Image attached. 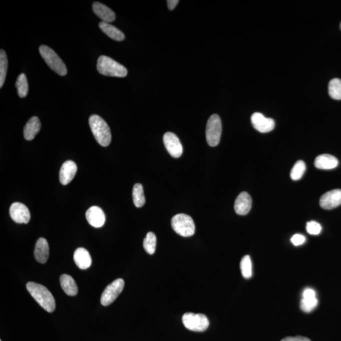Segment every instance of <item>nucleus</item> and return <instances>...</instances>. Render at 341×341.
<instances>
[{"label":"nucleus","instance_id":"f3484780","mask_svg":"<svg viewBox=\"0 0 341 341\" xmlns=\"http://www.w3.org/2000/svg\"><path fill=\"white\" fill-rule=\"evenodd\" d=\"M49 245L47 239L40 238L38 239L35 248V257L37 262L45 263L49 258Z\"/></svg>","mask_w":341,"mask_h":341},{"label":"nucleus","instance_id":"7ed1b4c3","mask_svg":"<svg viewBox=\"0 0 341 341\" xmlns=\"http://www.w3.org/2000/svg\"><path fill=\"white\" fill-rule=\"evenodd\" d=\"M97 69L99 73L105 76L125 77L128 74L124 66L106 56H101L99 58Z\"/></svg>","mask_w":341,"mask_h":341},{"label":"nucleus","instance_id":"7c9ffc66","mask_svg":"<svg viewBox=\"0 0 341 341\" xmlns=\"http://www.w3.org/2000/svg\"><path fill=\"white\" fill-rule=\"evenodd\" d=\"M306 228L307 232L311 235H318L321 231V225L314 221L307 222Z\"/></svg>","mask_w":341,"mask_h":341},{"label":"nucleus","instance_id":"e433bc0d","mask_svg":"<svg viewBox=\"0 0 341 341\" xmlns=\"http://www.w3.org/2000/svg\"><path fill=\"white\" fill-rule=\"evenodd\" d=\"M0 341H2V340H0Z\"/></svg>","mask_w":341,"mask_h":341},{"label":"nucleus","instance_id":"5701e85b","mask_svg":"<svg viewBox=\"0 0 341 341\" xmlns=\"http://www.w3.org/2000/svg\"><path fill=\"white\" fill-rule=\"evenodd\" d=\"M133 201L134 204L138 208L143 207L146 203L143 186L140 183L135 184L133 188Z\"/></svg>","mask_w":341,"mask_h":341},{"label":"nucleus","instance_id":"1a4fd4ad","mask_svg":"<svg viewBox=\"0 0 341 341\" xmlns=\"http://www.w3.org/2000/svg\"><path fill=\"white\" fill-rule=\"evenodd\" d=\"M10 216L18 224H28L31 219L30 210L20 202L12 204L10 208Z\"/></svg>","mask_w":341,"mask_h":341},{"label":"nucleus","instance_id":"ddd939ff","mask_svg":"<svg viewBox=\"0 0 341 341\" xmlns=\"http://www.w3.org/2000/svg\"><path fill=\"white\" fill-rule=\"evenodd\" d=\"M86 217L87 221L92 226L96 227H101L105 223L106 217L105 213L100 207L93 206L89 208L87 210Z\"/></svg>","mask_w":341,"mask_h":341},{"label":"nucleus","instance_id":"f704fd0d","mask_svg":"<svg viewBox=\"0 0 341 341\" xmlns=\"http://www.w3.org/2000/svg\"><path fill=\"white\" fill-rule=\"evenodd\" d=\"M167 2H168V9L170 11H173V10L175 9L179 3L178 0H168Z\"/></svg>","mask_w":341,"mask_h":341},{"label":"nucleus","instance_id":"393cba45","mask_svg":"<svg viewBox=\"0 0 341 341\" xmlns=\"http://www.w3.org/2000/svg\"><path fill=\"white\" fill-rule=\"evenodd\" d=\"M328 94L335 100H341V80L337 78L331 80L328 84Z\"/></svg>","mask_w":341,"mask_h":341},{"label":"nucleus","instance_id":"f257e3e1","mask_svg":"<svg viewBox=\"0 0 341 341\" xmlns=\"http://www.w3.org/2000/svg\"><path fill=\"white\" fill-rule=\"evenodd\" d=\"M26 287L33 298L46 311L49 313L55 311V299L47 287L35 282H29Z\"/></svg>","mask_w":341,"mask_h":341},{"label":"nucleus","instance_id":"c9c22d12","mask_svg":"<svg viewBox=\"0 0 341 341\" xmlns=\"http://www.w3.org/2000/svg\"><path fill=\"white\" fill-rule=\"evenodd\" d=\"M340 30H341V23H340Z\"/></svg>","mask_w":341,"mask_h":341},{"label":"nucleus","instance_id":"20e7f679","mask_svg":"<svg viewBox=\"0 0 341 341\" xmlns=\"http://www.w3.org/2000/svg\"><path fill=\"white\" fill-rule=\"evenodd\" d=\"M40 52L41 57L51 69L60 76H66L67 74L66 65L52 48L45 45L41 46Z\"/></svg>","mask_w":341,"mask_h":341},{"label":"nucleus","instance_id":"bb28decb","mask_svg":"<svg viewBox=\"0 0 341 341\" xmlns=\"http://www.w3.org/2000/svg\"><path fill=\"white\" fill-rule=\"evenodd\" d=\"M241 274L245 279H250L252 276V263L250 256L245 255L240 262Z\"/></svg>","mask_w":341,"mask_h":341},{"label":"nucleus","instance_id":"2eb2a0df","mask_svg":"<svg viewBox=\"0 0 341 341\" xmlns=\"http://www.w3.org/2000/svg\"><path fill=\"white\" fill-rule=\"evenodd\" d=\"M252 200L247 192L241 193L236 198L234 202V210L236 214L240 216H245L248 214L251 208Z\"/></svg>","mask_w":341,"mask_h":341},{"label":"nucleus","instance_id":"412c9836","mask_svg":"<svg viewBox=\"0 0 341 341\" xmlns=\"http://www.w3.org/2000/svg\"><path fill=\"white\" fill-rule=\"evenodd\" d=\"M60 284L65 293L70 296H76L78 287L74 278L68 274H63L60 278Z\"/></svg>","mask_w":341,"mask_h":341},{"label":"nucleus","instance_id":"f8f14e48","mask_svg":"<svg viewBox=\"0 0 341 341\" xmlns=\"http://www.w3.org/2000/svg\"><path fill=\"white\" fill-rule=\"evenodd\" d=\"M321 208L330 210L341 205V190L335 189L324 193L320 199Z\"/></svg>","mask_w":341,"mask_h":341},{"label":"nucleus","instance_id":"72a5a7b5","mask_svg":"<svg viewBox=\"0 0 341 341\" xmlns=\"http://www.w3.org/2000/svg\"><path fill=\"white\" fill-rule=\"evenodd\" d=\"M281 341H311L309 338L302 337V336H296V337H287L283 338Z\"/></svg>","mask_w":341,"mask_h":341},{"label":"nucleus","instance_id":"a211bd4d","mask_svg":"<svg viewBox=\"0 0 341 341\" xmlns=\"http://www.w3.org/2000/svg\"><path fill=\"white\" fill-rule=\"evenodd\" d=\"M338 161L335 157L330 154H321L316 157L314 164L316 168L329 170L338 166Z\"/></svg>","mask_w":341,"mask_h":341},{"label":"nucleus","instance_id":"0eeeda50","mask_svg":"<svg viewBox=\"0 0 341 341\" xmlns=\"http://www.w3.org/2000/svg\"><path fill=\"white\" fill-rule=\"evenodd\" d=\"M222 133V124L220 117L216 114L212 115L207 121L206 139L208 144L216 147L219 144Z\"/></svg>","mask_w":341,"mask_h":341},{"label":"nucleus","instance_id":"dca6fc26","mask_svg":"<svg viewBox=\"0 0 341 341\" xmlns=\"http://www.w3.org/2000/svg\"><path fill=\"white\" fill-rule=\"evenodd\" d=\"M93 10L94 13L104 23H110L115 21V12L105 5L99 3V2H94L93 5Z\"/></svg>","mask_w":341,"mask_h":341},{"label":"nucleus","instance_id":"4468645a","mask_svg":"<svg viewBox=\"0 0 341 341\" xmlns=\"http://www.w3.org/2000/svg\"><path fill=\"white\" fill-rule=\"evenodd\" d=\"M77 171L76 164L72 161H67L62 164L60 171V181L63 185L71 182Z\"/></svg>","mask_w":341,"mask_h":341},{"label":"nucleus","instance_id":"a878e982","mask_svg":"<svg viewBox=\"0 0 341 341\" xmlns=\"http://www.w3.org/2000/svg\"><path fill=\"white\" fill-rule=\"evenodd\" d=\"M8 70V59L4 50L0 51V88L3 87L6 81Z\"/></svg>","mask_w":341,"mask_h":341},{"label":"nucleus","instance_id":"4be33fe9","mask_svg":"<svg viewBox=\"0 0 341 341\" xmlns=\"http://www.w3.org/2000/svg\"><path fill=\"white\" fill-rule=\"evenodd\" d=\"M99 26L101 30L112 40L117 41H122L125 40L124 34L116 27L109 23H104V22L99 23Z\"/></svg>","mask_w":341,"mask_h":341},{"label":"nucleus","instance_id":"cd10ccee","mask_svg":"<svg viewBox=\"0 0 341 341\" xmlns=\"http://www.w3.org/2000/svg\"><path fill=\"white\" fill-rule=\"evenodd\" d=\"M156 234L152 232H149L144 239L143 246L144 250L150 255H152L156 251Z\"/></svg>","mask_w":341,"mask_h":341},{"label":"nucleus","instance_id":"c85d7f7f","mask_svg":"<svg viewBox=\"0 0 341 341\" xmlns=\"http://www.w3.org/2000/svg\"><path fill=\"white\" fill-rule=\"evenodd\" d=\"M306 171V164L303 161H297L294 164L293 168L291 171V178L292 180L297 181L300 180L302 176H303L304 172Z\"/></svg>","mask_w":341,"mask_h":341},{"label":"nucleus","instance_id":"f03ea898","mask_svg":"<svg viewBox=\"0 0 341 341\" xmlns=\"http://www.w3.org/2000/svg\"><path fill=\"white\" fill-rule=\"evenodd\" d=\"M89 122L96 141L101 146L108 147L111 142V134L107 123L96 115L91 116Z\"/></svg>","mask_w":341,"mask_h":341},{"label":"nucleus","instance_id":"9b49d317","mask_svg":"<svg viewBox=\"0 0 341 341\" xmlns=\"http://www.w3.org/2000/svg\"><path fill=\"white\" fill-rule=\"evenodd\" d=\"M251 122L255 129L260 133L271 132L275 127L274 120L265 117L260 113H254L251 115Z\"/></svg>","mask_w":341,"mask_h":341},{"label":"nucleus","instance_id":"473e14b6","mask_svg":"<svg viewBox=\"0 0 341 341\" xmlns=\"http://www.w3.org/2000/svg\"><path fill=\"white\" fill-rule=\"evenodd\" d=\"M302 296L303 298H312V297H316V292L313 289L306 288L304 289Z\"/></svg>","mask_w":341,"mask_h":341},{"label":"nucleus","instance_id":"9d476101","mask_svg":"<svg viewBox=\"0 0 341 341\" xmlns=\"http://www.w3.org/2000/svg\"><path fill=\"white\" fill-rule=\"evenodd\" d=\"M163 142L167 151L171 156L179 158L183 154V146L180 139L172 132H167L164 135Z\"/></svg>","mask_w":341,"mask_h":341},{"label":"nucleus","instance_id":"2f4dec72","mask_svg":"<svg viewBox=\"0 0 341 341\" xmlns=\"http://www.w3.org/2000/svg\"><path fill=\"white\" fill-rule=\"evenodd\" d=\"M291 241L294 246H299L303 245L305 242L306 238L302 234H296L292 237Z\"/></svg>","mask_w":341,"mask_h":341},{"label":"nucleus","instance_id":"39448f33","mask_svg":"<svg viewBox=\"0 0 341 341\" xmlns=\"http://www.w3.org/2000/svg\"><path fill=\"white\" fill-rule=\"evenodd\" d=\"M171 226L173 230L181 236L190 237L195 233L194 222L192 217L187 214L176 215L171 219Z\"/></svg>","mask_w":341,"mask_h":341},{"label":"nucleus","instance_id":"6e6552de","mask_svg":"<svg viewBox=\"0 0 341 341\" xmlns=\"http://www.w3.org/2000/svg\"><path fill=\"white\" fill-rule=\"evenodd\" d=\"M125 286L124 280L117 279L106 287L101 297V303L103 306H108L113 303L122 292Z\"/></svg>","mask_w":341,"mask_h":341},{"label":"nucleus","instance_id":"c756f323","mask_svg":"<svg viewBox=\"0 0 341 341\" xmlns=\"http://www.w3.org/2000/svg\"><path fill=\"white\" fill-rule=\"evenodd\" d=\"M318 299L316 297L312 298H303L302 297L300 301V308L302 311L309 313L313 310L318 305Z\"/></svg>","mask_w":341,"mask_h":341},{"label":"nucleus","instance_id":"b1692460","mask_svg":"<svg viewBox=\"0 0 341 341\" xmlns=\"http://www.w3.org/2000/svg\"><path fill=\"white\" fill-rule=\"evenodd\" d=\"M16 88L18 89V95L20 98H26L29 93V85L28 79L25 74H21L18 77L16 82Z\"/></svg>","mask_w":341,"mask_h":341},{"label":"nucleus","instance_id":"aec40b11","mask_svg":"<svg viewBox=\"0 0 341 341\" xmlns=\"http://www.w3.org/2000/svg\"><path fill=\"white\" fill-rule=\"evenodd\" d=\"M41 123L38 117H33L26 123L24 129V135L27 140H33L40 132Z\"/></svg>","mask_w":341,"mask_h":341},{"label":"nucleus","instance_id":"6ab92c4d","mask_svg":"<svg viewBox=\"0 0 341 341\" xmlns=\"http://www.w3.org/2000/svg\"><path fill=\"white\" fill-rule=\"evenodd\" d=\"M74 260L77 267L82 270L87 269L91 265L92 258L90 254L84 248H79L75 251Z\"/></svg>","mask_w":341,"mask_h":341},{"label":"nucleus","instance_id":"423d86ee","mask_svg":"<svg viewBox=\"0 0 341 341\" xmlns=\"http://www.w3.org/2000/svg\"><path fill=\"white\" fill-rule=\"evenodd\" d=\"M184 326L194 332H204L209 326L206 316L202 313H186L182 317Z\"/></svg>","mask_w":341,"mask_h":341}]
</instances>
